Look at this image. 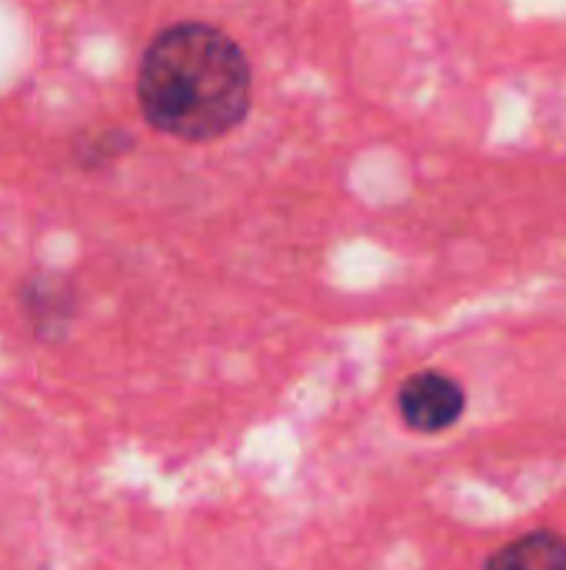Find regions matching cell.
I'll return each mask as SVG.
<instances>
[{
    "instance_id": "obj_1",
    "label": "cell",
    "mask_w": 566,
    "mask_h": 570,
    "mask_svg": "<svg viewBox=\"0 0 566 570\" xmlns=\"http://www.w3.org/2000/svg\"><path fill=\"white\" fill-rule=\"evenodd\" d=\"M140 110L160 134L200 144L234 130L250 107V63L244 50L210 23L160 30L137 73Z\"/></svg>"
},
{
    "instance_id": "obj_2",
    "label": "cell",
    "mask_w": 566,
    "mask_h": 570,
    "mask_svg": "<svg viewBox=\"0 0 566 570\" xmlns=\"http://www.w3.org/2000/svg\"><path fill=\"white\" fill-rule=\"evenodd\" d=\"M464 407H467L464 387L440 371H420L407 377L397 391V414L404 428L424 438H437L450 431L464 417Z\"/></svg>"
},
{
    "instance_id": "obj_3",
    "label": "cell",
    "mask_w": 566,
    "mask_h": 570,
    "mask_svg": "<svg viewBox=\"0 0 566 570\" xmlns=\"http://www.w3.org/2000/svg\"><path fill=\"white\" fill-rule=\"evenodd\" d=\"M17 304L40 344L67 341L70 327L77 321V311H80L73 281L63 274H50V271L30 274L17 291Z\"/></svg>"
},
{
    "instance_id": "obj_4",
    "label": "cell",
    "mask_w": 566,
    "mask_h": 570,
    "mask_svg": "<svg viewBox=\"0 0 566 570\" xmlns=\"http://www.w3.org/2000/svg\"><path fill=\"white\" fill-rule=\"evenodd\" d=\"M484 570H566V538L557 531H530L497 548Z\"/></svg>"
}]
</instances>
